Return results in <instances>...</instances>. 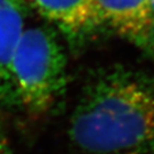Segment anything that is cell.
<instances>
[{
	"label": "cell",
	"mask_w": 154,
	"mask_h": 154,
	"mask_svg": "<svg viewBox=\"0 0 154 154\" xmlns=\"http://www.w3.org/2000/svg\"><path fill=\"white\" fill-rule=\"evenodd\" d=\"M61 33L73 48H80L104 28L95 0H25Z\"/></svg>",
	"instance_id": "cell-4"
},
{
	"label": "cell",
	"mask_w": 154,
	"mask_h": 154,
	"mask_svg": "<svg viewBox=\"0 0 154 154\" xmlns=\"http://www.w3.org/2000/svg\"><path fill=\"white\" fill-rule=\"evenodd\" d=\"M104 28L134 45L154 63V16L149 0H95Z\"/></svg>",
	"instance_id": "cell-3"
},
{
	"label": "cell",
	"mask_w": 154,
	"mask_h": 154,
	"mask_svg": "<svg viewBox=\"0 0 154 154\" xmlns=\"http://www.w3.org/2000/svg\"><path fill=\"white\" fill-rule=\"evenodd\" d=\"M0 154H18L9 142V138L6 135L5 129L2 128L1 123H0Z\"/></svg>",
	"instance_id": "cell-6"
},
{
	"label": "cell",
	"mask_w": 154,
	"mask_h": 154,
	"mask_svg": "<svg viewBox=\"0 0 154 154\" xmlns=\"http://www.w3.org/2000/svg\"><path fill=\"white\" fill-rule=\"evenodd\" d=\"M66 65L63 46L51 29H24L11 61L18 109L34 116L55 109L66 91Z\"/></svg>",
	"instance_id": "cell-2"
},
{
	"label": "cell",
	"mask_w": 154,
	"mask_h": 154,
	"mask_svg": "<svg viewBox=\"0 0 154 154\" xmlns=\"http://www.w3.org/2000/svg\"><path fill=\"white\" fill-rule=\"evenodd\" d=\"M149 5H151V9H152V14L154 16V0H149Z\"/></svg>",
	"instance_id": "cell-7"
},
{
	"label": "cell",
	"mask_w": 154,
	"mask_h": 154,
	"mask_svg": "<svg viewBox=\"0 0 154 154\" xmlns=\"http://www.w3.org/2000/svg\"><path fill=\"white\" fill-rule=\"evenodd\" d=\"M67 135L85 154H154V78L123 65L95 72Z\"/></svg>",
	"instance_id": "cell-1"
},
{
	"label": "cell",
	"mask_w": 154,
	"mask_h": 154,
	"mask_svg": "<svg viewBox=\"0 0 154 154\" xmlns=\"http://www.w3.org/2000/svg\"><path fill=\"white\" fill-rule=\"evenodd\" d=\"M25 0H0V105L18 109L11 73V61L28 17Z\"/></svg>",
	"instance_id": "cell-5"
}]
</instances>
